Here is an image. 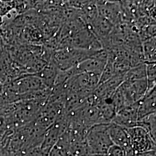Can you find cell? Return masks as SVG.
<instances>
[{"label":"cell","mask_w":156,"mask_h":156,"mask_svg":"<svg viewBox=\"0 0 156 156\" xmlns=\"http://www.w3.org/2000/svg\"><path fill=\"white\" fill-rule=\"evenodd\" d=\"M98 51L65 48L53 51L50 62L58 69L67 71L84 60L92 58Z\"/></svg>","instance_id":"obj_1"},{"label":"cell","mask_w":156,"mask_h":156,"mask_svg":"<svg viewBox=\"0 0 156 156\" xmlns=\"http://www.w3.org/2000/svg\"><path fill=\"white\" fill-rule=\"evenodd\" d=\"M109 124H96L88 130L85 142L89 154L106 155L113 145L108 133Z\"/></svg>","instance_id":"obj_2"},{"label":"cell","mask_w":156,"mask_h":156,"mask_svg":"<svg viewBox=\"0 0 156 156\" xmlns=\"http://www.w3.org/2000/svg\"><path fill=\"white\" fill-rule=\"evenodd\" d=\"M125 129L135 155L156 151V141L145 129L140 126Z\"/></svg>","instance_id":"obj_3"},{"label":"cell","mask_w":156,"mask_h":156,"mask_svg":"<svg viewBox=\"0 0 156 156\" xmlns=\"http://www.w3.org/2000/svg\"><path fill=\"white\" fill-rule=\"evenodd\" d=\"M123 94L126 105L138 103L145 95L147 90L146 79L127 82L124 81L119 87Z\"/></svg>","instance_id":"obj_4"},{"label":"cell","mask_w":156,"mask_h":156,"mask_svg":"<svg viewBox=\"0 0 156 156\" xmlns=\"http://www.w3.org/2000/svg\"><path fill=\"white\" fill-rule=\"evenodd\" d=\"M99 15L103 17L114 27L122 24L123 12L121 2L116 1H96Z\"/></svg>","instance_id":"obj_5"},{"label":"cell","mask_w":156,"mask_h":156,"mask_svg":"<svg viewBox=\"0 0 156 156\" xmlns=\"http://www.w3.org/2000/svg\"><path fill=\"white\" fill-rule=\"evenodd\" d=\"M138 108V103L124 107L116 113L111 123L124 128L137 126Z\"/></svg>","instance_id":"obj_6"},{"label":"cell","mask_w":156,"mask_h":156,"mask_svg":"<svg viewBox=\"0 0 156 156\" xmlns=\"http://www.w3.org/2000/svg\"><path fill=\"white\" fill-rule=\"evenodd\" d=\"M108 133L113 144L121 147L125 151L126 156H135L125 128L111 123L109 125Z\"/></svg>","instance_id":"obj_7"},{"label":"cell","mask_w":156,"mask_h":156,"mask_svg":"<svg viewBox=\"0 0 156 156\" xmlns=\"http://www.w3.org/2000/svg\"><path fill=\"white\" fill-rule=\"evenodd\" d=\"M89 26L100 42L102 47L110 37L115 27L111 23L100 15L97 17Z\"/></svg>","instance_id":"obj_8"},{"label":"cell","mask_w":156,"mask_h":156,"mask_svg":"<svg viewBox=\"0 0 156 156\" xmlns=\"http://www.w3.org/2000/svg\"><path fill=\"white\" fill-rule=\"evenodd\" d=\"M156 87L147 90L138 102V121L146 116L156 113Z\"/></svg>","instance_id":"obj_9"},{"label":"cell","mask_w":156,"mask_h":156,"mask_svg":"<svg viewBox=\"0 0 156 156\" xmlns=\"http://www.w3.org/2000/svg\"><path fill=\"white\" fill-rule=\"evenodd\" d=\"M51 156H71V140L68 128L53 146Z\"/></svg>","instance_id":"obj_10"},{"label":"cell","mask_w":156,"mask_h":156,"mask_svg":"<svg viewBox=\"0 0 156 156\" xmlns=\"http://www.w3.org/2000/svg\"><path fill=\"white\" fill-rule=\"evenodd\" d=\"M156 37L144 41L142 49L145 62H156Z\"/></svg>","instance_id":"obj_11"},{"label":"cell","mask_w":156,"mask_h":156,"mask_svg":"<svg viewBox=\"0 0 156 156\" xmlns=\"http://www.w3.org/2000/svg\"><path fill=\"white\" fill-rule=\"evenodd\" d=\"M137 126L145 129L153 140L156 141V113L149 115L139 120L137 123Z\"/></svg>","instance_id":"obj_12"},{"label":"cell","mask_w":156,"mask_h":156,"mask_svg":"<svg viewBox=\"0 0 156 156\" xmlns=\"http://www.w3.org/2000/svg\"><path fill=\"white\" fill-rule=\"evenodd\" d=\"M146 79L145 63L130 68L124 76V81L133 82Z\"/></svg>","instance_id":"obj_13"},{"label":"cell","mask_w":156,"mask_h":156,"mask_svg":"<svg viewBox=\"0 0 156 156\" xmlns=\"http://www.w3.org/2000/svg\"><path fill=\"white\" fill-rule=\"evenodd\" d=\"M146 66V78L147 84V90L156 87V62H145Z\"/></svg>","instance_id":"obj_14"},{"label":"cell","mask_w":156,"mask_h":156,"mask_svg":"<svg viewBox=\"0 0 156 156\" xmlns=\"http://www.w3.org/2000/svg\"><path fill=\"white\" fill-rule=\"evenodd\" d=\"M115 76H116V74L115 72L113 62L111 59L108 58L106 64L101 73L100 84L105 82L114 77Z\"/></svg>","instance_id":"obj_15"},{"label":"cell","mask_w":156,"mask_h":156,"mask_svg":"<svg viewBox=\"0 0 156 156\" xmlns=\"http://www.w3.org/2000/svg\"><path fill=\"white\" fill-rule=\"evenodd\" d=\"M107 156H126L125 151L116 145H113L108 151Z\"/></svg>","instance_id":"obj_16"},{"label":"cell","mask_w":156,"mask_h":156,"mask_svg":"<svg viewBox=\"0 0 156 156\" xmlns=\"http://www.w3.org/2000/svg\"><path fill=\"white\" fill-rule=\"evenodd\" d=\"M135 156H156V151H152L144 153L135 154Z\"/></svg>","instance_id":"obj_17"},{"label":"cell","mask_w":156,"mask_h":156,"mask_svg":"<svg viewBox=\"0 0 156 156\" xmlns=\"http://www.w3.org/2000/svg\"><path fill=\"white\" fill-rule=\"evenodd\" d=\"M4 90H5V85L0 82V95H2L4 93Z\"/></svg>","instance_id":"obj_18"},{"label":"cell","mask_w":156,"mask_h":156,"mask_svg":"<svg viewBox=\"0 0 156 156\" xmlns=\"http://www.w3.org/2000/svg\"><path fill=\"white\" fill-rule=\"evenodd\" d=\"M4 24V20H3V16L0 15V27L2 26V25Z\"/></svg>","instance_id":"obj_19"},{"label":"cell","mask_w":156,"mask_h":156,"mask_svg":"<svg viewBox=\"0 0 156 156\" xmlns=\"http://www.w3.org/2000/svg\"><path fill=\"white\" fill-rule=\"evenodd\" d=\"M88 156H107V155H93V154H90Z\"/></svg>","instance_id":"obj_20"}]
</instances>
